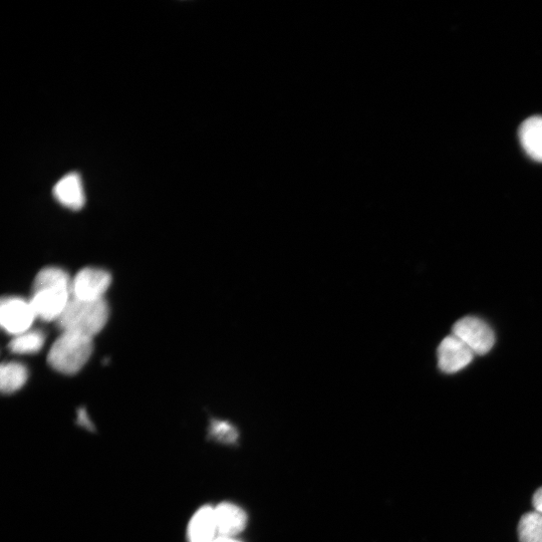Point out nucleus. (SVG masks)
I'll return each instance as SVG.
<instances>
[{
	"instance_id": "f257e3e1",
	"label": "nucleus",
	"mask_w": 542,
	"mask_h": 542,
	"mask_svg": "<svg viewBox=\"0 0 542 542\" xmlns=\"http://www.w3.org/2000/svg\"><path fill=\"white\" fill-rule=\"evenodd\" d=\"M108 319L109 307L105 300L86 302L72 298L57 324L62 333L94 338L104 329Z\"/></svg>"
},
{
	"instance_id": "f03ea898",
	"label": "nucleus",
	"mask_w": 542,
	"mask_h": 542,
	"mask_svg": "<svg viewBox=\"0 0 542 542\" xmlns=\"http://www.w3.org/2000/svg\"><path fill=\"white\" fill-rule=\"evenodd\" d=\"M93 350V338L65 332L53 344L48 362L55 371L61 374L75 375L87 364Z\"/></svg>"
},
{
	"instance_id": "7ed1b4c3",
	"label": "nucleus",
	"mask_w": 542,
	"mask_h": 542,
	"mask_svg": "<svg viewBox=\"0 0 542 542\" xmlns=\"http://www.w3.org/2000/svg\"><path fill=\"white\" fill-rule=\"evenodd\" d=\"M111 284L112 277L108 271L87 267L79 271L72 280L71 296L73 299L86 302L105 300L104 296Z\"/></svg>"
},
{
	"instance_id": "20e7f679",
	"label": "nucleus",
	"mask_w": 542,
	"mask_h": 542,
	"mask_svg": "<svg viewBox=\"0 0 542 542\" xmlns=\"http://www.w3.org/2000/svg\"><path fill=\"white\" fill-rule=\"evenodd\" d=\"M37 316L30 301L4 298L0 305V324L10 335L20 336L31 330Z\"/></svg>"
},
{
	"instance_id": "39448f33",
	"label": "nucleus",
	"mask_w": 542,
	"mask_h": 542,
	"mask_svg": "<svg viewBox=\"0 0 542 542\" xmlns=\"http://www.w3.org/2000/svg\"><path fill=\"white\" fill-rule=\"evenodd\" d=\"M452 335L461 340L476 355L489 353L495 343L491 328L475 317H466L456 322Z\"/></svg>"
},
{
	"instance_id": "423d86ee",
	"label": "nucleus",
	"mask_w": 542,
	"mask_h": 542,
	"mask_svg": "<svg viewBox=\"0 0 542 542\" xmlns=\"http://www.w3.org/2000/svg\"><path fill=\"white\" fill-rule=\"evenodd\" d=\"M71 299V289L49 288L33 292L30 302L38 319L58 322Z\"/></svg>"
},
{
	"instance_id": "0eeeda50",
	"label": "nucleus",
	"mask_w": 542,
	"mask_h": 542,
	"mask_svg": "<svg viewBox=\"0 0 542 542\" xmlns=\"http://www.w3.org/2000/svg\"><path fill=\"white\" fill-rule=\"evenodd\" d=\"M438 368L445 374H455L466 368L474 353L454 335L446 337L437 350Z\"/></svg>"
},
{
	"instance_id": "6e6552de",
	"label": "nucleus",
	"mask_w": 542,
	"mask_h": 542,
	"mask_svg": "<svg viewBox=\"0 0 542 542\" xmlns=\"http://www.w3.org/2000/svg\"><path fill=\"white\" fill-rule=\"evenodd\" d=\"M218 536L235 537L247 524V515L239 506L223 502L214 507Z\"/></svg>"
},
{
	"instance_id": "1a4fd4ad",
	"label": "nucleus",
	"mask_w": 542,
	"mask_h": 542,
	"mask_svg": "<svg viewBox=\"0 0 542 542\" xmlns=\"http://www.w3.org/2000/svg\"><path fill=\"white\" fill-rule=\"evenodd\" d=\"M53 193L60 204L71 210H80L86 203L82 179L77 173L64 176L55 185Z\"/></svg>"
},
{
	"instance_id": "9d476101",
	"label": "nucleus",
	"mask_w": 542,
	"mask_h": 542,
	"mask_svg": "<svg viewBox=\"0 0 542 542\" xmlns=\"http://www.w3.org/2000/svg\"><path fill=\"white\" fill-rule=\"evenodd\" d=\"M189 542H215L218 537L214 507L203 506L192 516L188 525Z\"/></svg>"
},
{
	"instance_id": "9b49d317",
	"label": "nucleus",
	"mask_w": 542,
	"mask_h": 542,
	"mask_svg": "<svg viewBox=\"0 0 542 542\" xmlns=\"http://www.w3.org/2000/svg\"><path fill=\"white\" fill-rule=\"evenodd\" d=\"M518 136L525 153L534 161L542 162V117L525 120L519 128Z\"/></svg>"
},
{
	"instance_id": "f8f14e48",
	"label": "nucleus",
	"mask_w": 542,
	"mask_h": 542,
	"mask_svg": "<svg viewBox=\"0 0 542 542\" xmlns=\"http://www.w3.org/2000/svg\"><path fill=\"white\" fill-rule=\"evenodd\" d=\"M28 379V369L21 363H5L0 369V389L4 394L18 392L26 385Z\"/></svg>"
},
{
	"instance_id": "ddd939ff",
	"label": "nucleus",
	"mask_w": 542,
	"mask_h": 542,
	"mask_svg": "<svg viewBox=\"0 0 542 542\" xmlns=\"http://www.w3.org/2000/svg\"><path fill=\"white\" fill-rule=\"evenodd\" d=\"M46 335L40 330H30L15 337L9 345L10 350L15 354L31 355L39 353L45 346Z\"/></svg>"
},
{
	"instance_id": "4468645a",
	"label": "nucleus",
	"mask_w": 542,
	"mask_h": 542,
	"mask_svg": "<svg viewBox=\"0 0 542 542\" xmlns=\"http://www.w3.org/2000/svg\"><path fill=\"white\" fill-rule=\"evenodd\" d=\"M72 281L67 271L59 267H46L36 277L33 292L49 288L71 289Z\"/></svg>"
},
{
	"instance_id": "2eb2a0df",
	"label": "nucleus",
	"mask_w": 542,
	"mask_h": 542,
	"mask_svg": "<svg viewBox=\"0 0 542 542\" xmlns=\"http://www.w3.org/2000/svg\"><path fill=\"white\" fill-rule=\"evenodd\" d=\"M518 537L520 542H542V514H524L518 524Z\"/></svg>"
},
{
	"instance_id": "dca6fc26",
	"label": "nucleus",
	"mask_w": 542,
	"mask_h": 542,
	"mask_svg": "<svg viewBox=\"0 0 542 542\" xmlns=\"http://www.w3.org/2000/svg\"><path fill=\"white\" fill-rule=\"evenodd\" d=\"M209 432L219 442L233 443L238 438L236 427L225 420L213 419L210 423Z\"/></svg>"
},
{
	"instance_id": "f3484780",
	"label": "nucleus",
	"mask_w": 542,
	"mask_h": 542,
	"mask_svg": "<svg viewBox=\"0 0 542 542\" xmlns=\"http://www.w3.org/2000/svg\"><path fill=\"white\" fill-rule=\"evenodd\" d=\"M78 421H79V424L82 426V427H85L86 429L88 430H92L93 429V424L88 416V413L86 412L85 409H80L78 411Z\"/></svg>"
},
{
	"instance_id": "a211bd4d",
	"label": "nucleus",
	"mask_w": 542,
	"mask_h": 542,
	"mask_svg": "<svg viewBox=\"0 0 542 542\" xmlns=\"http://www.w3.org/2000/svg\"><path fill=\"white\" fill-rule=\"evenodd\" d=\"M532 503L535 511L542 514V487L537 489L534 493Z\"/></svg>"
},
{
	"instance_id": "6ab92c4d",
	"label": "nucleus",
	"mask_w": 542,
	"mask_h": 542,
	"mask_svg": "<svg viewBox=\"0 0 542 542\" xmlns=\"http://www.w3.org/2000/svg\"><path fill=\"white\" fill-rule=\"evenodd\" d=\"M215 542H241L235 537L218 536Z\"/></svg>"
}]
</instances>
